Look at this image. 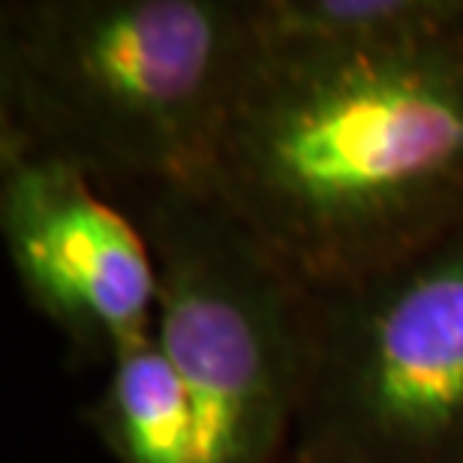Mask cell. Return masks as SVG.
<instances>
[{
	"label": "cell",
	"instance_id": "7",
	"mask_svg": "<svg viewBox=\"0 0 463 463\" xmlns=\"http://www.w3.org/2000/svg\"><path fill=\"white\" fill-rule=\"evenodd\" d=\"M256 43L376 52L463 31V0H247Z\"/></svg>",
	"mask_w": 463,
	"mask_h": 463
},
{
	"label": "cell",
	"instance_id": "2",
	"mask_svg": "<svg viewBox=\"0 0 463 463\" xmlns=\"http://www.w3.org/2000/svg\"><path fill=\"white\" fill-rule=\"evenodd\" d=\"M250 52L247 0H6L0 151L106 193L205 187Z\"/></svg>",
	"mask_w": 463,
	"mask_h": 463
},
{
	"label": "cell",
	"instance_id": "5",
	"mask_svg": "<svg viewBox=\"0 0 463 463\" xmlns=\"http://www.w3.org/2000/svg\"><path fill=\"white\" fill-rule=\"evenodd\" d=\"M0 235L27 304L85 361L154 335L156 265L142 226L85 172L0 151Z\"/></svg>",
	"mask_w": 463,
	"mask_h": 463
},
{
	"label": "cell",
	"instance_id": "4",
	"mask_svg": "<svg viewBox=\"0 0 463 463\" xmlns=\"http://www.w3.org/2000/svg\"><path fill=\"white\" fill-rule=\"evenodd\" d=\"M156 265L154 340L193 406L202 463H286L301 286L205 187L120 193Z\"/></svg>",
	"mask_w": 463,
	"mask_h": 463
},
{
	"label": "cell",
	"instance_id": "3",
	"mask_svg": "<svg viewBox=\"0 0 463 463\" xmlns=\"http://www.w3.org/2000/svg\"><path fill=\"white\" fill-rule=\"evenodd\" d=\"M286 463H463V223L379 271L301 289Z\"/></svg>",
	"mask_w": 463,
	"mask_h": 463
},
{
	"label": "cell",
	"instance_id": "6",
	"mask_svg": "<svg viewBox=\"0 0 463 463\" xmlns=\"http://www.w3.org/2000/svg\"><path fill=\"white\" fill-rule=\"evenodd\" d=\"M85 424L115 463H202L193 406L154 335L115 352Z\"/></svg>",
	"mask_w": 463,
	"mask_h": 463
},
{
	"label": "cell",
	"instance_id": "1",
	"mask_svg": "<svg viewBox=\"0 0 463 463\" xmlns=\"http://www.w3.org/2000/svg\"><path fill=\"white\" fill-rule=\"evenodd\" d=\"M205 190L301 289L449 235L463 223V31L376 52L253 36Z\"/></svg>",
	"mask_w": 463,
	"mask_h": 463
}]
</instances>
